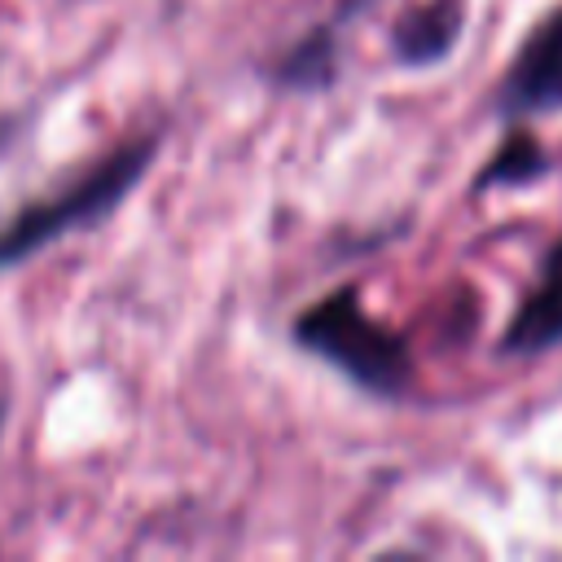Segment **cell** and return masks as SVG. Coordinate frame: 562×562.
<instances>
[{"label": "cell", "mask_w": 562, "mask_h": 562, "mask_svg": "<svg viewBox=\"0 0 562 562\" xmlns=\"http://www.w3.org/2000/svg\"><path fill=\"white\" fill-rule=\"evenodd\" d=\"M158 158V136H136L123 149H114L110 158H101L97 167H88L75 184L57 189L53 198H40L31 206H22L4 228H0V272L48 250L57 237L79 233L101 224L154 167Z\"/></svg>", "instance_id": "obj_1"}, {"label": "cell", "mask_w": 562, "mask_h": 562, "mask_svg": "<svg viewBox=\"0 0 562 562\" xmlns=\"http://www.w3.org/2000/svg\"><path fill=\"white\" fill-rule=\"evenodd\" d=\"M294 338L373 395H400L413 382V356L395 329L360 307L356 290H334L294 321Z\"/></svg>", "instance_id": "obj_2"}, {"label": "cell", "mask_w": 562, "mask_h": 562, "mask_svg": "<svg viewBox=\"0 0 562 562\" xmlns=\"http://www.w3.org/2000/svg\"><path fill=\"white\" fill-rule=\"evenodd\" d=\"M496 110L509 119L562 110V4L549 9L509 57L496 88Z\"/></svg>", "instance_id": "obj_3"}, {"label": "cell", "mask_w": 562, "mask_h": 562, "mask_svg": "<svg viewBox=\"0 0 562 562\" xmlns=\"http://www.w3.org/2000/svg\"><path fill=\"white\" fill-rule=\"evenodd\" d=\"M558 342H562V241L549 250L540 285L522 299V307L509 321L501 347L514 351V356H536V351H549Z\"/></svg>", "instance_id": "obj_4"}, {"label": "cell", "mask_w": 562, "mask_h": 562, "mask_svg": "<svg viewBox=\"0 0 562 562\" xmlns=\"http://www.w3.org/2000/svg\"><path fill=\"white\" fill-rule=\"evenodd\" d=\"M461 26H465V4L461 0H430V4H417L408 9L400 22H395V57L404 66H430V61H443L452 53V44L461 40Z\"/></svg>", "instance_id": "obj_5"}, {"label": "cell", "mask_w": 562, "mask_h": 562, "mask_svg": "<svg viewBox=\"0 0 562 562\" xmlns=\"http://www.w3.org/2000/svg\"><path fill=\"white\" fill-rule=\"evenodd\" d=\"M0 426H4V408H0Z\"/></svg>", "instance_id": "obj_6"}]
</instances>
